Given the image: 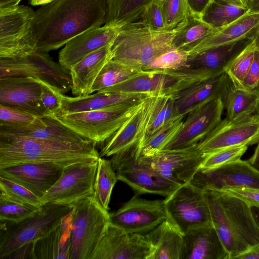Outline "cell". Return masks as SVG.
<instances>
[{
	"instance_id": "obj_13",
	"label": "cell",
	"mask_w": 259,
	"mask_h": 259,
	"mask_svg": "<svg viewBox=\"0 0 259 259\" xmlns=\"http://www.w3.org/2000/svg\"><path fill=\"white\" fill-rule=\"evenodd\" d=\"M97 166L98 160L65 167L60 178L40 198L42 205H72L94 195Z\"/></svg>"
},
{
	"instance_id": "obj_14",
	"label": "cell",
	"mask_w": 259,
	"mask_h": 259,
	"mask_svg": "<svg viewBox=\"0 0 259 259\" xmlns=\"http://www.w3.org/2000/svg\"><path fill=\"white\" fill-rule=\"evenodd\" d=\"M205 155L198 144L185 148L162 150L141 159L163 178L180 186L190 183Z\"/></svg>"
},
{
	"instance_id": "obj_51",
	"label": "cell",
	"mask_w": 259,
	"mask_h": 259,
	"mask_svg": "<svg viewBox=\"0 0 259 259\" xmlns=\"http://www.w3.org/2000/svg\"><path fill=\"white\" fill-rule=\"evenodd\" d=\"M239 89L259 92V51L257 49L251 66Z\"/></svg>"
},
{
	"instance_id": "obj_9",
	"label": "cell",
	"mask_w": 259,
	"mask_h": 259,
	"mask_svg": "<svg viewBox=\"0 0 259 259\" xmlns=\"http://www.w3.org/2000/svg\"><path fill=\"white\" fill-rule=\"evenodd\" d=\"M139 142L112 156L109 160L118 180L132 188L137 194L151 193L166 197L180 185L160 176L141 158Z\"/></svg>"
},
{
	"instance_id": "obj_27",
	"label": "cell",
	"mask_w": 259,
	"mask_h": 259,
	"mask_svg": "<svg viewBox=\"0 0 259 259\" xmlns=\"http://www.w3.org/2000/svg\"><path fill=\"white\" fill-rule=\"evenodd\" d=\"M144 119L139 146L142 149L147 141L162 127L179 117L174 97L151 95L143 101Z\"/></svg>"
},
{
	"instance_id": "obj_39",
	"label": "cell",
	"mask_w": 259,
	"mask_h": 259,
	"mask_svg": "<svg viewBox=\"0 0 259 259\" xmlns=\"http://www.w3.org/2000/svg\"><path fill=\"white\" fill-rule=\"evenodd\" d=\"M142 71L110 60L104 65L96 78L91 89V94L122 82Z\"/></svg>"
},
{
	"instance_id": "obj_37",
	"label": "cell",
	"mask_w": 259,
	"mask_h": 259,
	"mask_svg": "<svg viewBox=\"0 0 259 259\" xmlns=\"http://www.w3.org/2000/svg\"><path fill=\"white\" fill-rule=\"evenodd\" d=\"M248 12L247 8L219 0H212L200 18L213 28L219 29L233 22Z\"/></svg>"
},
{
	"instance_id": "obj_28",
	"label": "cell",
	"mask_w": 259,
	"mask_h": 259,
	"mask_svg": "<svg viewBox=\"0 0 259 259\" xmlns=\"http://www.w3.org/2000/svg\"><path fill=\"white\" fill-rule=\"evenodd\" d=\"M185 259H228L212 225L191 229L184 235Z\"/></svg>"
},
{
	"instance_id": "obj_31",
	"label": "cell",
	"mask_w": 259,
	"mask_h": 259,
	"mask_svg": "<svg viewBox=\"0 0 259 259\" xmlns=\"http://www.w3.org/2000/svg\"><path fill=\"white\" fill-rule=\"evenodd\" d=\"M259 25V12H248L233 22L216 29L187 52L189 56L233 42L250 35Z\"/></svg>"
},
{
	"instance_id": "obj_60",
	"label": "cell",
	"mask_w": 259,
	"mask_h": 259,
	"mask_svg": "<svg viewBox=\"0 0 259 259\" xmlns=\"http://www.w3.org/2000/svg\"><path fill=\"white\" fill-rule=\"evenodd\" d=\"M250 35L253 37L257 46V49L259 51V25L252 31Z\"/></svg>"
},
{
	"instance_id": "obj_23",
	"label": "cell",
	"mask_w": 259,
	"mask_h": 259,
	"mask_svg": "<svg viewBox=\"0 0 259 259\" xmlns=\"http://www.w3.org/2000/svg\"><path fill=\"white\" fill-rule=\"evenodd\" d=\"M231 83L224 71L202 80L182 91L174 97L178 114L185 116L210 100L220 97L222 99Z\"/></svg>"
},
{
	"instance_id": "obj_55",
	"label": "cell",
	"mask_w": 259,
	"mask_h": 259,
	"mask_svg": "<svg viewBox=\"0 0 259 259\" xmlns=\"http://www.w3.org/2000/svg\"><path fill=\"white\" fill-rule=\"evenodd\" d=\"M250 164L259 171V142L252 155L247 159Z\"/></svg>"
},
{
	"instance_id": "obj_5",
	"label": "cell",
	"mask_w": 259,
	"mask_h": 259,
	"mask_svg": "<svg viewBox=\"0 0 259 259\" xmlns=\"http://www.w3.org/2000/svg\"><path fill=\"white\" fill-rule=\"evenodd\" d=\"M72 205L48 203L33 216L18 223L1 221L0 259H7L23 246L47 236L70 212Z\"/></svg>"
},
{
	"instance_id": "obj_6",
	"label": "cell",
	"mask_w": 259,
	"mask_h": 259,
	"mask_svg": "<svg viewBox=\"0 0 259 259\" xmlns=\"http://www.w3.org/2000/svg\"><path fill=\"white\" fill-rule=\"evenodd\" d=\"M214 75L188 67L176 70H142L122 82L98 92L108 94L146 93L175 97L192 84Z\"/></svg>"
},
{
	"instance_id": "obj_19",
	"label": "cell",
	"mask_w": 259,
	"mask_h": 259,
	"mask_svg": "<svg viewBox=\"0 0 259 259\" xmlns=\"http://www.w3.org/2000/svg\"><path fill=\"white\" fill-rule=\"evenodd\" d=\"M190 183L205 191L226 186L259 189V171L247 160L240 159L211 170L199 169Z\"/></svg>"
},
{
	"instance_id": "obj_38",
	"label": "cell",
	"mask_w": 259,
	"mask_h": 259,
	"mask_svg": "<svg viewBox=\"0 0 259 259\" xmlns=\"http://www.w3.org/2000/svg\"><path fill=\"white\" fill-rule=\"evenodd\" d=\"M118 180L109 160L102 157L98 159V166L94 184V195L105 210L108 211L113 188Z\"/></svg>"
},
{
	"instance_id": "obj_40",
	"label": "cell",
	"mask_w": 259,
	"mask_h": 259,
	"mask_svg": "<svg viewBox=\"0 0 259 259\" xmlns=\"http://www.w3.org/2000/svg\"><path fill=\"white\" fill-rule=\"evenodd\" d=\"M256 50L257 46L253 38L252 41L225 68L224 71L235 87L240 88L251 66Z\"/></svg>"
},
{
	"instance_id": "obj_26",
	"label": "cell",
	"mask_w": 259,
	"mask_h": 259,
	"mask_svg": "<svg viewBox=\"0 0 259 259\" xmlns=\"http://www.w3.org/2000/svg\"><path fill=\"white\" fill-rule=\"evenodd\" d=\"M182 233L167 219L146 234L150 244L148 259H185Z\"/></svg>"
},
{
	"instance_id": "obj_42",
	"label": "cell",
	"mask_w": 259,
	"mask_h": 259,
	"mask_svg": "<svg viewBox=\"0 0 259 259\" xmlns=\"http://www.w3.org/2000/svg\"><path fill=\"white\" fill-rule=\"evenodd\" d=\"M0 197L21 204L40 207V198L26 188L0 176Z\"/></svg>"
},
{
	"instance_id": "obj_47",
	"label": "cell",
	"mask_w": 259,
	"mask_h": 259,
	"mask_svg": "<svg viewBox=\"0 0 259 259\" xmlns=\"http://www.w3.org/2000/svg\"><path fill=\"white\" fill-rule=\"evenodd\" d=\"M188 58L189 54L187 51L174 49L155 58L144 70L181 69L187 66Z\"/></svg>"
},
{
	"instance_id": "obj_12",
	"label": "cell",
	"mask_w": 259,
	"mask_h": 259,
	"mask_svg": "<svg viewBox=\"0 0 259 259\" xmlns=\"http://www.w3.org/2000/svg\"><path fill=\"white\" fill-rule=\"evenodd\" d=\"M164 202L167 219L184 234L212 225L206 191L190 183L179 186Z\"/></svg>"
},
{
	"instance_id": "obj_30",
	"label": "cell",
	"mask_w": 259,
	"mask_h": 259,
	"mask_svg": "<svg viewBox=\"0 0 259 259\" xmlns=\"http://www.w3.org/2000/svg\"><path fill=\"white\" fill-rule=\"evenodd\" d=\"M44 123L25 126L0 125V134L25 136L63 142L80 143L89 140L81 137L52 116L43 117Z\"/></svg>"
},
{
	"instance_id": "obj_49",
	"label": "cell",
	"mask_w": 259,
	"mask_h": 259,
	"mask_svg": "<svg viewBox=\"0 0 259 259\" xmlns=\"http://www.w3.org/2000/svg\"><path fill=\"white\" fill-rule=\"evenodd\" d=\"M38 81L41 85V99L42 104L47 115L52 116L61 109V93L49 84L40 80Z\"/></svg>"
},
{
	"instance_id": "obj_15",
	"label": "cell",
	"mask_w": 259,
	"mask_h": 259,
	"mask_svg": "<svg viewBox=\"0 0 259 259\" xmlns=\"http://www.w3.org/2000/svg\"><path fill=\"white\" fill-rule=\"evenodd\" d=\"M259 142V114L233 120L225 118L198 144L208 155L231 147L250 146Z\"/></svg>"
},
{
	"instance_id": "obj_16",
	"label": "cell",
	"mask_w": 259,
	"mask_h": 259,
	"mask_svg": "<svg viewBox=\"0 0 259 259\" xmlns=\"http://www.w3.org/2000/svg\"><path fill=\"white\" fill-rule=\"evenodd\" d=\"M110 222L124 231L146 234L167 219L164 200H147L134 196L109 213Z\"/></svg>"
},
{
	"instance_id": "obj_24",
	"label": "cell",
	"mask_w": 259,
	"mask_h": 259,
	"mask_svg": "<svg viewBox=\"0 0 259 259\" xmlns=\"http://www.w3.org/2000/svg\"><path fill=\"white\" fill-rule=\"evenodd\" d=\"M253 40L250 34L236 41L189 56L187 66L213 75L224 72L228 64Z\"/></svg>"
},
{
	"instance_id": "obj_1",
	"label": "cell",
	"mask_w": 259,
	"mask_h": 259,
	"mask_svg": "<svg viewBox=\"0 0 259 259\" xmlns=\"http://www.w3.org/2000/svg\"><path fill=\"white\" fill-rule=\"evenodd\" d=\"M106 0H55L34 12L36 51L48 53L88 30L105 24Z\"/></svg>"
},
{
	"instance_id": "obj_22",
	"label": "cell",
	"mask_w": 259,
	"mask_h": 259,
	"mask_svg": "<svg viewBox=\"0 0 259 259\" xmlns=\"http://www.w3.org/2000/svg\"><path fill=\"white\" fill-rule=\"evenodd\" d=\"M120 27L104 25L68 41L59 53V63L68 70L93 52L113 42Z\"/></svg>"
},
{
	"instance_id": "obj_25",
	"label": "cell",
	"mask_w": 259,
	"mask_h": 259,
	"mask_svg": "<svg viewBox=\"0 0 259 259\" xmlns=\"http://www.w3.org/2000/svg\"><path fill=\"white\" fill-rule=\"evenodd\" d=\"M151 95L146 93L108 94L97 92L92 95L71 97L61 94V109L55 114L95 110L123 103L141 102Z\"/></svg>"
},
{
	"instance_id": "obj_34",
	"label": "cell",
	"mask_w": 259,
	"mask_h": 259,
	"mask_svg": "<svg viewBox=\"0 0 259 259\" xmlns=\"http://www.w3.org/2000/svg\"><path fill=\"white\" fill-rule=\"evenodd\" d=\"M222 99L227 110L226 118L228 119L233 120L257 114L259 107L258 91L239 89L231 83Z\"/></svg>"
},
{
	"instance_id": "obj_17",
	"label": "cell",
	"mask_w": 259,
	"mask_h": 259,
	"mask_svg": "<svg viewBox=\"0 0 259 259\" xmlns=\"http://www.w3.org/2000/svg\"><path fill=\"white\" fill-rule=\"evenodd\" d=\"M224 108L220 97L190 112L179 133L162 150L182 149L198 144L221 121Z\"/></svg>"
},
{
	"instance_id": "obj_2",
	"label": "cell",
	"mask_w": 259,
	"mask_h": 259,
	"mask_svg": "<svg viewBox=\"0 0 259 259\" xmlns=\"http://www.w3.org/2000/svg\"><path fill=\"white\" fill-rule=\"evenodd\" d=\"M96 144L75 143L0 134V168L26 163H51L67 166L98 160Z\"/></svg>"
},
{
	"instance_id": "obj_54",
	"label": "cell",
	"mask_w": 259,
	"mask_h": 259,
	"mask_svg": "<svg viewBox=\"0 0 259 259\" xmlns=\"http://www.w3.org/2000/svg\"><path fill=\"white\" fill-rule=\"evenodd\" d=\"M237 259H259V243L240 255Z\"/></svg>"
},
{
	"instance_id": "obj_18",
	"label": "cell",
	"mask_w": 259,
	"mask_h": 259,
	"mask_svg": "<svg viewBox=\"0 0 259 259\" xmlns=\"http://www.w3.org/2000/svg\"><path fill=\"white\" fill-rule=\"evenodd\" d=\"M150 253L146 234L127 232L110 222L90 259H148Z\"/></svg>"
},
{
	"instance_id": "obj_41",
	"label": "cell",
	"mask_w": 259,
	"mask_h": 259,
	"mask_svg": "<svg viewBox=\"0 0 259 259\" xmlns=\"http://www.w3.org/2000/svg\"><path fill=\"white\" fill-rule=\"evenodd\" d=\"M184 117L179 116L156 132L142 147L141 155L149 156L162 150L179 133Z\"/></svg>"
},
{
	"instance_id": "obj_50",
	"label": "cell",
	"mask_w": 259,
	"mask_h": 259,
	"mask_svg": "<svg viewBox=\"0 0 259 259\" xmlns=\"http://www.w3.org/2000/svg\"><path fill=\"white\" fill-rule=\"evenodd\" d=\"M238 198L250 206L259 208V189L241 186H226L219 190Z\"/></svg>"
},
{
	"instance_id": "obj_29",
	"label": "cell",
	"mask_w": 259,
	"mask_h": 259,
	"mask_svg": "<svg viewBox=\"0 0 259 259\" xmlns=\"http://www.w3.org/2000/svg\"><path fill=\"white\" fill-rule=\"evenodd\" d=\"M112 44L90 54L69 70L73 95L78 97L91 94L96 78L104 65L111 60Z\"/></svg>"
},
{
	"instance_id": "obj_59",
	"label": "cell",
	"mask_w": 259,
	"mask_h": 259,
	"mask_svg": "<svg viewBox=\"0 0 259 259\" xmlns=\"http://www.w3.org/2000/svg\"><path fill=\"white\" fill-rule=\"evenodd\" d=\"M30 5L33 6L50 4L55 0H29Z\"/></svg>"
},
{
	"instance_id": "obj_20",
	"label": "cell",
	"mask_w": 259,
	"mask_h": 259,
	"mask_svg": "<svg viewBox=\"0 0 259 259\" xmlns=\"http://www.w3.org/2000/svg\"><path fill=\"white\" fill-rule=\"evenodd\" d=\"M41 92L40 83L34 78H0V104L44 117L48 115L41 101Z\"/></svg>"
},
{
	"instance_id": "obj_21",
	"label": "cell",
	"mask_w": 259,
	"mask_h": 259,
	"mask_svg": "<svg viewBox=\"0 0 259 259\" xmlns=\"http://www.w3.org/2000/svg\"><path fill=\"white\" fill-rule=\"evenodd\" d=\"M63 165L26 163L0 168V176L26 188L41 198L60 178Z\"/></svg>"
},
{
	"instance_id": "obj_48",
	"label": "cell",
	"mask_w": 259,
	"mask_h": 259,
	"mask_svg": "<svg viewBox=\"0 0 259 259\" xmlns=\"http://www.w3.org/2000/svg\"><path fill=\"white\" fill-rule=\"evenodd\" d=\"M140 21L153 30H166L161 0H151L146 6Z\"/></svg>"
},
{
	"instance_id": "obj_45",
	"label": "cell",
	"mask_w": 259,
	"mask_h": 259,
	"mask_svg": "<svg viewBox=\"0 0 259 259\" xmlns=\"http://www.w3.org/2000/svg\"><path fill=\"white\" fill-rule=\"evenodd\" d=\"M44 123L43 117L24 110L0 104V125L25 126Z\"/></svg>"
},
{
	"instance_id": "obj_7",
	"label": "cell",
	"mask_w": 259,
	"mask_h": 259,
	"mask_svg": "<svg viewBox=\"0 0 259 259\" xmlns=\"http://www.w3.org/2000/svg\"><path fill=\"white\" fill-rule=\"evenodd\" d=\"M70 259H90L110 223L108 211L94 195L72 204Z\"/></svg>"
},
{
	"instance_id": "obj_56",
	"label": "cell",
	"mask_w": 259,
	"mask_h": 259,
	"mask_svg": "<svg viewBox=\"0 0 259 259\" xmlns=\"http://www.w3.org/2000/svg\"><path fill=\"white\" fill-rule=\"evenodd\" d=\"M246 2L248 12H259V0H247Z\"/></svg>"
},
{
	"instance_id": "obj_52",
	"label": "cell",
	"mask_w": 259,
	"mask_h": 259,
	"mask_svg": "<svg viewBox=\"0 0 259 259\" xmlns=\"http://www.w3.org/2000/svg\"><path fill=\"white\" fill-rule=\"evenodd\" d=\"M212 0H187L191 14L201 16Z\"/></svg>"
},
{
	"instance_id": "obj_33",
	"label": "cell",
	"mask_w": 259,
	"mask_h": 259,
	"mask_svg": "<svg viewBox=\"0 0 259 259\" xmlns=\"http://www.w3.org/2000/svg\"><path fill=\"white\" fill-rule=\"evenodd\" d=\"M143 101L134 114L103 142L100 157L112 156L139 141L144 115Z\"/></svg>"
},
{
	"instance_id": "obj_32",
	"label": "cell",
	"mask_w": 259,
	"mask_h": 259,
	"mask_svg": "<svg viewBox=\"0 0 259 259\" xmlns=\"http://www.w3.org/2000/svg\"><path fill=\"white\" fill-rule=\"evenodd\" d=\"M71 212L55 230L33 243L30 258L70 259Z\"/></svg>"
},
{
	"instance_id": "obj_44",
	"label": "cell",
	"mask_w": 259,
	"mask_h": 259,
	"mask_svg": "<svg viewBox=\"0 0 259 259\" xmlns=\"http://www.w3.org/2000/svg\"><path fill=\"white\" fill-rule=\"evenodd\" d=\"M40 207L14 202L0 197V220L18 223L34 215Z\"/></svg>"
},
{
	"instance_id": "obj_11",
	"label": "cell",
	"mask_w": 259,
	"mask_h": 259,
	"mask_svg": "<svg viewBox=\"0 0 259 259\" xmlns=\"http://www.w3.org/2000/svg\"><path fill=\"white\" fill-rule=\"evenodd\" d=\"M34 12L18 5L0 7V58L24 56L36 51L32 24Z\"/></svg>"
},
{
	"instance_id": "obj_10",
	"label": "cell",
	"mask_w": 259,
	"mask_h": 259,
	"mask_svg": "<svg viewBox=\"0 0 259 259\" xmlns=\"http://www.w3.org/2000/svg\"><path fill=\"white\" fill-rule=\"evenodd\" d=\"M9 76L40 80L64 95L72 88L70 71L48 53L37 51L20 57L0 58V78Z\"/></svg>"
},
{
	"instance_id": "obj_61",
	"label": "cell",
	"mask_w": 259,
	"mask_h": 259,
	"mask_svg": "<svg viewBox=\"0 0 259 259\" xmlns=\"http://www.w3.org/2000/svg\"><path fill=\"white\" fill-rule=\"evenodd\" d=\"M252 209L256 219L259 223V208L255 207H252Z\"/></svg>"
},
{
	"instance_id": "obj_3",
	"label": "cell",
	"mask_w": 259,
	"mask_h": 259,
	"mask_svg": "<svg viewBox=\"0 0 259 259\" xmlns=\"http://www.w3.org/2000/svg\"><path fill=\"white\" fill-rule=\"evenodd\" d=\"M211 221L228 255L237 259L259 243V223L252 207L220 191L206 190Z\"/></svg>"
},
{
	"instance_id": "obj_57",
	"label": "cell",
	"mask_w": 259,
	"mask_h": 259,
	"mask_svg": "<svg viewBox=\"0 0 259 259\" xmlns=\"http://www.w3.org/2000/svg\"><path fill=\"white\" fill-rule=\"evenodd\" d=\"M227 3L232 4L235 6L243 8H247V0H219Z\"/></svg>"
},
{
	"instance_id": "obj_53",
	"label": "cell",
	"mask_w": 259,
	"mask_h": 259,
	"mask_svg": "<svg viewBox=\"0 0 259 259\" xmlns=\"http://www.w3.org/2000/svg\"><path fill=\"white\" fill-rule=\"evenodd\" d=\"M32 243L23 246L12 253L7 259L30 258Z\"/></svg>"
},
{
	"instance_id": "obj_62",
	"label": "cell",
	"mask_w": 259,
	"mask_h": 259,
	"mask_svg": "<svg viewBox=\"0 0 259 259\" xmlns=\"http://www.w3.org/2000/svg\"><path fill=\"white\" fill-rule=\"evenodd\" d=\"M257 114H259V107H258V109Z\"/></svg>"
},
{
	"instance_id": "obj_46",
	"label": "cell",
	"mask_w": 259,
	"mask_h": 259,
	"mask_svg": "<svg viewBox=\"0 0 259 259\" xmlns=\"http://www.w3.org/2000/svg\"><path fill=\"white\" fill-rule=\"evenodd\" d=\"M165 29L176 28L191 13L187 0H161Z\"/></svg>"
},
{
	"instance_id": "obj_36",
	"label": "cell",
	"mask_w": 259,
	"mask_h": 259,
	"mask_svg": "<svg viewBox=\"0 0 259 259\" xmlns=\"http://www.w3.org/2000/svg\"><path fill=\"white\" fill-rule=\"evenodd\" d=\"M151 0H106L107 16L104 25L121 26L138 21Z\"/></svg>"
},
{
	"instance_id": "obj_58",
	"label": "cell",
	"mask_w": 259,
	"mask_h": 259,
	"mask_svg": "<svg viewBox=\"0 0 259 259\" xmlns=\"http://www.w3.org/2000/svg\"><path fill=\"white\" fill-rule=\"evenodd\" d=\"M21 0H0V7L16 6Z\"/></svg>"
},
{
	"instance_id": "obj_43",
	"label": "cell",
	"mask_w": 259,
	"mask_h": 259,
	"mask_svg": "<svg viewBox=\"0 0 259 259\" xmlns=\"http://www.w3.org/2000/svg\"><path fill=\"white\" fill-rule=\"evenodd\" d=\"M247 145H240L224 149L205 155L199 168L202 170L213 169L241 159L248 149Z\"/></svg>"
},
{
	"instance_id": "obj_8",
	"label": "cell",
	"mask_w": 259,
	"mask_h": 259,
	"mask_svg": "<svg viewBox=\"0 0 259 259\" xmlns=\"http://www.w3.org/2000/svg\"><path fill=\"white\" fill-rule=\"evenodd\" d=\"M142 102L52 116L83 138L96 144L103 143L134 114Z\"/></svg>"
},
{
	"instance_id": "obj_35",
	"label": "cell",
	"mask_w": 259,
	"mask_h": 259,
	"mask_svg": "<svg viewBox=\"0 0 259 259\" xmlns=\"http://www.w3.org/2000/svg\"><path fill=\"white\" fill-rule=\"evenodd\" d=\"M216 29L203 21L200 16L190 13L178 25L172 39L173 47L188 52Z\"/></svg>"
},
{
	"instance_id": "obj_4",
	"label": "cell",
	"mask_w": 259,
	"mask_h": 259,
	"mask_svg": "<svg viewBox=\"0 0 259 259\" xmlns=\"http://www.w3.org/2000/svg\"><path fill=\"white\" fill-rule=\"evenodd\" d=\"M178 26L170 30H154L140 20L121 26L111 48V60L144 70L153 60L174 50L172 39Z\"/></svg>"
}]
</instances>
